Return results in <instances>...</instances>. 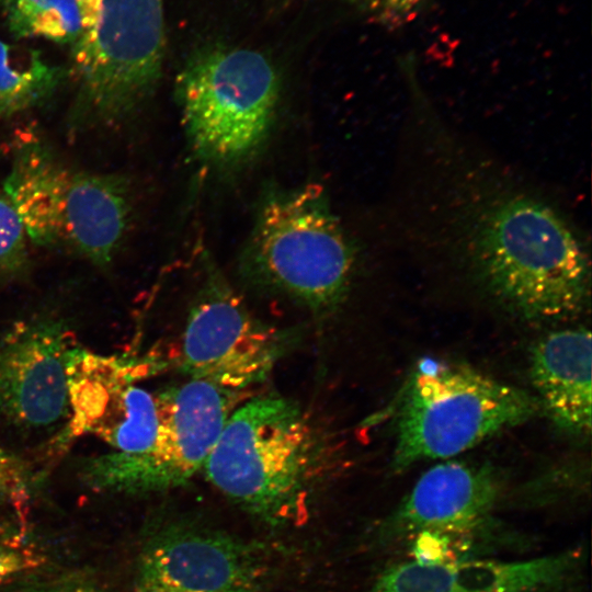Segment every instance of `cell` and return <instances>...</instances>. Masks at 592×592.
<instances>
[{
  "label": "cell",
  "mask_w": 592,
  "mask_h": 592,
  "mask_svg": "<svg viewBox=\"0 0 592 592\" xmlns=\"http://www.w3.org/2000/svg\"><path fill=\"white\" fill-rule=\"evenodd\" d=\"M356 251L322 187L273 190L263 197L240 259L257 287L282 294L315 316L345 299Z\"/></svg>",
  "instance_id": "4"
},
{
  "label": "cell",
  "mask_w": 592,
  "mask_h": 592,
  "mask_svg": "<svg viewBox=\"0 0 592 592\" xmlns=\"http://www.w3.org/2000/svg\"><path fill=\"white\" fill-rule=\"evenodd\" d=\"M591 333L585 328L551 332L531 352V379L548 417L563 431L591 432Z\"/></svg>",
  "instance_id": "15"
},
{
  "label": "cell",
  "mask_w": 592,
  "mask_h": 592,
  "mask_svg": "<svg viewBox=\"0 0 592 592\" xmlns=\"http://www.w3.org/2000/svg\"><path fill=\"white\" fill-rule=\"evenodd\" d=\"M64 78L38 52L0 41V124L45 105Z\"/></svg>",
  "instance_id": "16"
},
{
  "label": "cell",
  "mask_w": 592,
  "mask_h": 592,
  "mask_svg": "<svg viewBox=\"0 0 592 592\" xmlns=\"http://www.w3.org/2000/svg\"><path fill=\"white\" fill-rule=\"evenodd\" d=\"M453 219L455 241L487 287L526 318L580 311L590 287L581 237L548 202L531 193L476 186Z\"/></svg>",
  "instance_id": "1"
},
{
  "label": "cell",
  "mask_w": 592,
  "mask_h": 592,
  "mask_svg": "<svg viewBox=\"0 0 592 592\" xmlns=\"http://www.w3.org/2000/svg\"><path fill=\"white\" fill-rule=\"evenodd\" d=\"M280 549L190 517L151 525L135 559L133 592H267Z\"/></svg>",
  "instance_id": "9"
},
{
  "label": "cell",
  "mask_w": 592,
  "mask_h": 592,
  "mask_svg": "<svg viewBox=\"0 0 592 592\" xmlns=\"http://www.w3.org/2000/svg\"><path fill=\"white\" fill-rule=\"evenodd\" d=\"M164 366L156 355H102L73 345L67 364L70 414L60 443L93 434L114 452L148 451L158 432L160 405L158 391L137 383Z\"/></svg>",
  "instance_id": "11"
},
{
  "label": "cell",
  "mask_w": 592,
  "mask_h": 592,
  "mask_svg": "<svg viewBox=\"0 0 592 592\" xmlns=\"http://www.w3.org/2000/svg\"><path fill=\"white\" fill-rule=\"evenodd\" d=\"M281 79L263 53L208 43L191 53L175 80V99L192 149L232 168L251 160L270 135Z\"/></svg>",
  "instance_id": "6"
},
{
  "label": "cell",
  "mask_w": 592,
  "mask_h": 592,
  "mask_svg": "<svg viewBox=\"0 0 592 592\" xmlns=\"http://www.w3.org/2000/svg\"><path fill=\"white\" fill-rule=\"evenodd\" d=\"M537 408L526 391L469 366L423 360L401 397L391 468L453 457L524 423Z\"/></svg>",
  "instance_id": "7"
},
{
  "label": "cell",
  "mask_w": 592,
  "mask_h": 592,
  "mask_svg": "<svg viewBox=\"0 0 592 592\" xmlns=\"http://www.w3.org/2000/svg\"><path fill=\"white\" fill-rule=\"evenodd\" d=\"M30 267L27 236L10 198L0 192V282L24 276Z\"/></svg>",
  "instance_id": "19"
},
{
  "label": "cell",
  "mask_w": 592,
  "mask_h": 592,
  "mask_svg": "<svg viewBox=\"0 0 592 592\" xmlns=\"http://www.w3.org/2000/svg\"><path fill=\"white\" fill-rule=\"evenodd\" d=\"M44 565V557L29 548L0 546V585L29 574Z\"/></svg>",
  "instance_id": "22"
},
{
  "label": "cell",
  "mask_w": 592,
  "mask_h": 592,
  "mask_svg": "<svg viewBox=\"0 0 592 592\" xmlns=\"http://www.w3.org/2000/svg\"><path fill=\"white\" fill-rule=\"evenodd\" d=\"M3 192L33 243L69 250L98 266L114 260L130 223L126 178L77 170L32 132L13 141Z\"/></svg>",
  "instance_id": "3"
},
{
  "label": "cell",
  "mask_w": 592,
  "mask_h": 592,
  "mask_svg": "<svg viewBox=\"0 0 592 592\" xmlns=\"http://www.w3.org/2000/svg\"><path fill=\"white\" fill-rule=\"evenodd\" d=\"M501 479L489 464L440 463L380 523L377 539L394 543L469 532L487 522L501 494Z\"/></svg>",
  "instance_id": "13"
},
{
  "label": "cell",
  "mask_w": 592,
  "mask_h": 592,
  "mask_svg": "<svg viewBox=\"0 0 592 592\" xmlns=\"http://www.w3.org/2000/svg\"><path fill=\"white\" fill-rule=\"evenodd\" d=\"M159 428L140 454L110 452L83 460L79 478L104 494L145 496L186 485L204 468L229 414L243 392L186 379L158 391Z\"/></svg>",
  "instance_id": "8"
},
{
  "label": "cell",
  "mask_w": 592,
  "mask_h": 592,
  "mask_svg": "<svg viewBox=\"0 0 592 592\" xmlns=\"http://www.w3.org/2000/svg\"><path fill=\"white\" fill-rule=\"evenodd\" d=\"M582 556L562 551L526 560H410L383 571L365 592H566Z\"/></svg>",
  "instance_id": "14"
},
{
  "label": "cell",
  "mask_w": 592,
  "mask_h": 592,
  "mask_svg": "<svg viewBox=\"0 0 592 592\" xmlns=\"http://www.w3.org/2000/svg\"><path fill=\"white\" fill-rule=\"evenodd\" d=\"M3 592H106L99 583L82 574H61L22 581Z\"/></svg>",
  "instance_id": "21"
},
{
  "label": "cell",
  "mask_w": 592,
  "mask_h": 592,
  "mask_svg": "<svg viewBox=\"0 0 592 592\" xmlns=\"http://www.w3.org/2000/svg\"><path fill=\"white\" fill-rule=\"evenodd\" d=\"M0 11L16 38L39 37L71 46L79 35L77 0H0Z\"/></svg>",
  "instance_id": "17"
},
{
  "label": "cell",
  "mask_w": 592,
  "mask_h": 592,
  "mask_svg": "<svg viewBox=\"0 0 592 592\" xmlns=\"http://www.w3.org/2000/svg\"><path fill=\"white\" fill-rule=\"evenodd\" d=\"M46 473L26 457L0 447V504L23 517L45 487Z\"/></svg>",
  "instance_id": "18"
},
{
  "label": "cell",
  "mask_w": 592,
  "mask_h": 592,
  "mask_svg": "<svg viewBox=\"0 0 592 592\" xmlns=\"http://www.w3.org/2000/svg\"><path fill=\"white\" fill-rule=\"evenodd\" d=\"M69 330L49 318L13 323L0 335V414L25 429L69 418Z\"/></svg>",
  "instance_id": "12"
},
{
  "label": "cell",
  "mask_w": 592,
  "mask_h": 592,
  "mask_svg": "<svg viewBox=\"0 0 592 592\" xmlns=\"http://www.w3.org/2000/svg\"><path fill=\"white\" fill-rule=\"evenodd\" d=\"M335 452L303 406L263 394L232 410L202 471L242 511L270 527H285L304 519Z\"/></svg>",
  "instance_id": "2"
},
{
  "label": "cell",
  "mask_w": 592,
  "mask_h": 592,
  "mask_svg": "<svg viewBox=\"0 0 592 592\" xmlns=\"http://www.w3.org/2000/svg\"><path fill=\"white\" fill-rule=\"evenodd\" d=\"M431 0H345L368 21L395 29L413 21Z\"/></svg>",
  "instance_id": "20"
},
{
  "label": "cell",
  "mask_w": 592,
  "mask_h": 592,
  "mask_svg": "<svg viewBox=\"0 0 592 592\" xmlns=\"http://www.w3.org/2000/svg\"><path fill=\"white\" fill-rule=\"evenodd\" d=\"M79 35L70 46L75 129L110 128L152 95L167 49L163 0H77Z\"/></svg>",
  "instance_id": "5"
},
{
  "label": "cell",
  "mask_w": 592,
  "mask_h": 592,
  "mask_svg": "<svg viewBox=\"0 0 592 592\" xmlns=\"http://www.w3.org/2000/svg\"><path fill=\"white\" fill-rule=\"evenodd\" d=\"M205 267L175 364L187 379L244 392L267 379L296 335L259 319L213 264Z\"/></svg>",
  "instance_id": "10"
}]
</instances>
